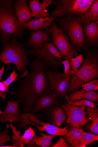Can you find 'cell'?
<instances>
[{
  "mask_svg": "<svg viewBox=\"0 0 98 147\" xmlns=\"http://www.w3.org/2000/svg\"><path fill=\"white\" fill-rule=\"evenodd\" d=\"M7 101V105L0 116V123H6L8 121L11 123L15 122L16 124L20 121L21 114L19 107V103L16 100Z\"/></svg>",
  "mask_w": 98,
  "mask_h": 147,
  "instance_id": "13",
  "label": "cell"
},
{
  "mask_svg": "<svg viewBox=\"0 0 98 147\" xmlns=\"http://www.w3.org/2000/svg\"><path fill=\"white\" fill-rule=\"evenodd\" d=\"M42 137L36 135L30 142H34L39 147H48L52 146L53 138L57 136L47 135L41 131L39 133Z\"/></svg>",
  "mask_w": 98,
  "mask_h": 147,
  "instance_id": "25",
  "label": "cell"
},
{
  "mask_svg": "<svg viewBox=\"0 0 98 147\" xmlns=\"http://www.w3.org/2000/svg\"><path fill=\"white\" fill-rule=\"evenodd\" d=\"M4 65H2V68L0 70V82L1 81V78L4 72Z\"/></svg>",
  "mask_w": 98,
  "mask_h": 147,
  "instance_id": "37",
  "label": "cell"
},
{
  "mask_svg": "<svg viewBox=\"0 0 98 147\" xmlns=\"http://www.w3.org/2000/svg\"><path fill=\"white\" fill-rule=\"evenodd\" d=\"M98 22H92L85 25L83 29L86 41V49L98 46Z\"/></svg>",
  "mask_w": 98,
  "mask_h": 147,
  "instance_id": "18",
  "label": "cell"
},
{
  "mask_svg": "<svg viewBox=\"0 0 98 147\" xmlns=\"http://www.w3.org/2000/svg\"><path fill=\"white\" fill-rule=\"evenodd\" d=\"M65 34L68 36L75 49L79 52L86 49V41L82 24L75 16L57 18L55 20Z\"/></svg>",
  "mask_w": 98,
  "mask_h": 147,
  "instance_id": "4",
  "label": "cell"
},
{
  "mask_svg": "<svg viewBox=\"0 0 98 147\" xmlns=\"http://www.w3.org/2000/svg\"><path fill=\"white\" fill-rule=\"evenodd\" d=\"M51 109L52 111L51 123L54 125L59 127L66 118L65 112L59 105H55Z\"/></svg>",
  "mask_w": 98,
  "mask_h": 147,
  "instance_id": "23",
  "label": "cell"
},
{
  "mask_svg": "<svg viewBox=\"0 0 98 147\" xmlns=\"http://www.w3.org/2000/svg\"><path fill=\"white\" fill-rule=\"evenodd\" d=\"M84 130L82 127H71L64 135L66 142L71 144L69 147H82L80 143Z\"/></svg>",
  "mask_w": 98,
  "mask_h": 147,
  "instance_id": "20",
  "label": "cell"
},
{
  "mask_svg": "<svg viewBox=\"0 0 98 147\" xmlns=\"http://www.w3.org/2000/svg\"><path fill=\"white\" fill-rule=\"evenodd\" d=\"M53 0H43L41 3L39 0H31L29 1L32 17L34 19L46 18L49 17L50 13L47 9L52 4Z\"/></svg>",
  "mask_w": 98,
  "mask_h": 147,
  "instance_id": "15",
  "label": "cell"
},
{
  "mask_svg": "<svg viewBox=\"0 0 98 147\" xmlns=\"http://www.w3.org/2000/svg\"><path fill=\"white\" fill-rule=\"evenodd\" d=\"M22 129L27 128V125L30 124L36 127L40 131H46L49 135L64 136L67 132V128H60L52 124L44 123L39 121L32 113H23L21 114L20 121L16 124Z\"/></svg>",
  "mask_w": 98,
  "mask_h": 147,
  "instance_id": "8",
  "label": "cell"
},
{
  "mask_svg": "<svg viewBox=\"0 0 98 147\" xmlns=\"http://www.w3.org/2000/svg\"><path fill=\"white\" fill-rule=\"evenodd\" d=\"M36 135L35 132L32 127H29L25 131L24 134L21 136V142L23 144H34V143L30 142V140L33 139Z\"/></svg>",
  "mask_w": 98,
  "mask_h": 147,
  "instance_id": "28",
  "label": "cell"
},
{
  "mask_svg": "<svg viewBox=\"0 0 98 147\" xmlns=\"http://www.w3.org/2000/svg\"><path fill=\"white\" fill-rule=\"evenodd\" d=\"M8 65L13 63L15 65L19 72L24 71L27 67L30 65L31 62L25 54L21 55L11 58H8L2 63Z\"/></svg>",
  "mask_w": 98,
  "mask_h": 147,
  "instance_id": "22",
  "label": "cell"
},
{
  "mask_svg": "<svg viewBox=\"0 0 98 147\" xmlns=\"http://www.w3.org/2000/svg\"><path fill=\"white\" fill-rule=\"evenodd\" d=\"M45 30L52 37L53 44L58 50L64 59L73 58L79 52L75 49L67 36L55 24L53 23Z\"/></svg>",
  "mask_w": 98,
  "mask_h": 147,
  "instance_id": "7",
  "label": "cell"
},
{
  "mask_svg": "<svg viewBox=\"0 0 98 147\" xmlns=\"http://www.w3.org/2000/svg\"><path fill=\"white\" fill-rule=\"evenodd\" d=\"M55 18L50 16L46 18L32 19L29 21L20 25L22 30H27L32 32L46 29L49 27Z\"/></svg>",
  "mask_w": 98,
  "mask_h": 147,
  "instance_id": "17",
  "label": "cell"
},
{
  "mask_svg": "<svg viewBox=\"0 0 98 147\" xmlns=\"http://www.w3.org/2000/svg\"><path fill=\"white\" fill-rule=\"evenodd\" d=\"M8 92H10L9 90V87L6 86L4 81L0 82V97L5 99Z\"/></svg>",
  "mask_w": 98,
  "mask_h": 147,
  "instance_id": "33",
  "label": "cell"
},
{
  "mask_svg": "<svg viewBox=\"0 0 98 147\" xmlns=\"http://www.w3.org/2000/svg\"><path fill=\"white\" fill-rule=\"evenodd\" d=\"M29 3L28 0L13 1V10L20 25L29 21L32 17L31 9L28 6Z\"/></svg>",
  "mask_w": 98,
  "mask_h": 147,
  "instance_id": "12",
  "label": "cell"
},
{
  "mask_svg": "<svg viewBox=\"0 0 98 147\" xmlns=\"http://www.w3.org/2000/svg\"><path fill=\"white\" fill-rule=\"evenodd\" d=\"M62 107L66 114V122L71 127L81 128L89 122L85 106H74L67 103Z\"/></svg>",
  "mask_w": 98,
  "mask_h": 147,
  "instance_id": "10",
  "label": "cell"
},
{
  "mask_svg": "<svg viewBox=\"0 0 98 147\" xmlns=\"http://www.w3.org/2000/svg\"><path fill=\"white\" fill-rule=\"evenodd\" d=\"M96 103L94 102L89 100L82 99L80 100L68 102V103L70 105L76 106H88L93 108L97 109V107L94 105Z\"/></svg>",
  "mask_w": 98,
  "mask_h": 147,
  "instance_id": "30",
  "label": "cell"
},
{
  "mask_svg": "<svg viewBox=\"0 0 98 147\" xmlns=\"http://www.w3.org/2000/svg\"><path fill=\"white\" fill-rule=\"evenodd\" d=\"M1 30H0V34H1Z\"/></svg>",
  "mask_w": 98,
  "mask_h": 147,
  "instance_id": "40",
  "label": "cell"
},
{
  "mask_svg": "<svg viewBox=\"0 0 98 147\" xmlns=\"http://www.w3.org/2000/svg\"><path fill=\"white\" fill-rule=\"evenodd\" d=\"M94 0H53L54 9L50 14L55 18L79 16L86 12Z\"/></svg>",
  "mask_w": 98,
  "mask_h": 147,
  "instance_id": "5",
  "label": "cell"
},
{
  "mask_svg": "<svg viewBox=\"0 0 98 147\" xmlns=\"http://www.w3.org/2000/svg\"><path fill=\"white\" fill-rule=\"evenodd\" d=\"M18 76V74L16 72V70H14L11 73L10 76L5 80L4 81L5 85L7 87L9 86L15 81L16 80V78Z\"/></svg>",
  "mask_w": 98,
  "mask_h": 147,
  "instance_id": "35",
  "label": "cell"
},
{
  "mask_svg": "<svg viewBox=\"0 0 98 147\" xmlns=\"http://www.w3.org/2000/svg\"><path fill=\"white\" fill-rule=\"evenodd\" d=\"M3 113L2 112L1 110H0V115H1Z\"/></svg>",
  "mask_w": 98,
  "mask_h": 147,
  "instance_id": "39",
  "label": "cell"
},
{
  "mask_svg": "<svg viewBox=\"0 0 98 147\" xmlns=\"http://www.w3.org/2000/svg\"><path fill=\"white\" fill-rule=\"evenodd\" d=\"M12 0H0V30L2 44L5 45L14 38L21 39L26 35L25 30L20 28L18 20L14 13Z\"/></svg>",
  "mask_w": 98,
  "mask_h": 147,
  "instance_id": "3",
  "label": "cell"
},
{
  "mask_svg": "<svg viewBox=\"0 0 98 147\" xmlns=\"http://www.w3.org/2000/svg\"><path fill=\"white\" fill-rule=\"evenodd\" d=\"M7 126L10 127L14 135L12 136L11 142L15 147H24V144L22 143L20 141L21 134L22 132L20 130L17 131L15 126H14L12 123L10 125H7Z\"/></svg>",
  "mask_w": 98,
  "mask_h": 147,
  "instance_id": "27",
  "label": "cell"
},
{
  "mask_svg": "<svg viewBox=\"0 0 98 147\" xmlns=\"http://www.w3.org/2000/svg\"><path fill=\"white\" fill-rule=\"evenodd\" d=\"M82 89L87 91L95 90H98V80L96 79L90 81L82 85Z\"/></svg>",
  "mask_w": 98,
  "mask_h": 147,
  "instance_id": "31",
  "label": "cell"
},
{
  "mask_svg": "<svg viewBox=\"0 0 98 147\" xmlns=\"http://www.w3.org/2000/svg\"><path fill=\"white\" fill-rule=\"evenodd\" d=\"M62 63L64 66V74L65 75L71 76L74 74L71 69L70 63L67 60H65L64 61H62Z\"/></svg>",
  "mask_w": 98,
  "mask_h": 147,
  "instance_id": "34",
  "label": "cell"
},
{
  "mask_svg": "<svg viewBox=\"0 0 98 147\" xmlns=\"http://www.w3.org/2000/svg\"><path fill=\"white\" fill-rule=\"evenodd\" d=\"M52 147H69V146L66 142L64 139L62 137H61L57 143Z\"/></svg>",
  "mask_w": 98,
  "mask_h": 147,
  "instance_id": "36",
  "label": "cell"
},
{
  "mask_svg": "<svg viewBox=\"0 0 98 147\" xmlns=\"http://www.w3.org/2000/svg\"><path fill=\"white\" fill-rule=\"evenodd\" d=\"M46 72L51 89L55 96L57 98H65L71 76L53 71L48 68H46Z\"/></svg>",
  "mask_w": 98,
  "mask_h": 147,
  "instance_id": "9",
  "label": "cell"
},
{
  "mask_svg": "<svg viewBox=\"0 0 98 147\" xmlns=\"http://www.w3.org/2000/svg\"><path fill=\"white\" fill-rule=\"evenodd\" d=\"M10 140H11L8 134V129L0 133V147Z\"/></svg>",
  "mask_w": 98,
  "mask_h": 147,
  "instance_id": "32",
  "label": "cell"
},
{
  "mask_svg": "<svg viewBox=\"0 0 98 147\" xmlns=\"http://www.w3.org/2000/svg\"><path fill=\"white\" fill-rule=\"evenodd\" d=\"M83 56L82 54H80L75 58H68L65 59L68 61L74 75L77 73L79 67L83 62Z\"/></svg>",
  "mask_w": 98,
  "mask_h": 147,
  "instance_id": "26",
  "label": "cell"
},
{
  "mask_svg": "<svg viewBox=\"0 0 98 147\" xmlns=\"http://www.w3.org/2000/svg\"><path fill=\"white\" fill-rule=\"evenodd\" d=\"M77 18L80 23L85 25L92 22H98V0H94L88 11Z\"/></svg>",
  "mask_w": 98,
  "mask_h": 147,
  "instance_id": "21",
  "label": "cell"
},
{
  "mask_svg": "<svg viewBox=\"0 0 98 147\" xmlns=\"http://www.w3.org/2000/svg\"><path fill=\"white\" fill-rule=\"evenodd\" d=\"M68 102L85 99L96 103L98 102V93L95 90H77L66 95L65 98Z\"/></svg>",
  "mask_w": 98,
  "mask_h": 147,
  "instance_id": "19",
  "label": "cell"
},
{
  "mask_svg": "<svg viewBox=\"0 0 98 147\" xmlns=\"http://www.w3.org/2000/svg\"><path fill=\"white\" fill-rule=\"evenodd\" d=\"M25 54L28 57L32 55L46 68L55 71H59L62 66V61L64 58L57 49L51 42L46 43L43 48L39 50H26Z\"/></svg>",
  "mask_w": 98,
  "mask_h": 147,
  "instance_id": "6",
  "label": "cell"
},
{
  "mask_svg": "<svg viewBox=\"0 0 98 147\" xmlns=\"http://www.w3.org/2000/svg\"><path fill=\"white\" fill-rule=\"evenodd\" d=\"M54 93L50 89H46L36 99L32 111L39 112L53 105H58Z\"/></svg>",
  "mask_w": 98,
  "mask_h": 147,
  "instance_id": "14",
  "label": "cell"
},
{
  "mask_svg": "<svg viewBox=\"0 0 98 147\" xmlns=\"http://www.w3.org/2000/svg\"></svg>",
  "mask_w": 98,
  "mask_h": 147,
  "instance_id": "41",
  "label": "cell"
},
{
  "mask_svg": "<svg viewBox=\"0 0 98 147\" xmlns=\"http://www.w3.org/2000/svg\"><path fill=\"white\" fill-rule=\"evenodd\" d=\"M87 114L89 119L92 123L88 126V129L96 135H98V110L90 107L87 108Z\"/></svg>",
  "mask_w": 98,
  "mask_h": 147,
  "instance_id": "24",
  "label": "cell"
},
{
  "mask_svg": "<svg viewBox=\"0 0 98 147\" xmlns=\"http://www.w3.org/2000/svg\"><path fill=\"white\" fill-rule=\"evenodd\" d=\"M28 75L20 81L13 94L23 105L21 111L31 113L36 99L46 89V67L36 59L32 60Z\"/></svg>",
  "mask_w": 98,
  "mask_h": 147,
  "instance_id": "1",
  "label": "cell"
},
{
  "mask_svg": "<svg viewBox=\"0 0 98 147\" xmlns=\"http://www.w3.org/2000/svg\"><path fill=\"white\" fill-rule=\"evenodd\" d=\"M50 40L49 38L47 33L43 30L32 32L30 37L25 42L32 50H39L43 48L45 44Z\"/></svg>",
  "mask_w": 98,
  "mask_h": 147,
  "instance_id": "16",
  "label": "cell"
},
{
  "mask_svg": "<svg viewBox=\"0 0 98 147\" xmlns=\"http://www.w3.org/2000/svg\"><path fill=\"white\" fill-rule=\"evenodd\" d=\"M85 56L80 68L75 75L71 77V81L66 95L81 87L82 84L98 79V50L86 49Z\"/></svg>",
  "mask_w": 98,
  "mask_h": 147,
  "instance_id": "2",
  "label": "cell"
},
{
  "mask_svg": "<svg viewBox=\"0 0 98 147\" xmlns=\"http://www.w3.org/2000/svg\"><path fill=\"white\" fill-rule=\"evenodd\" d=\"M1 147H15V146H14V145L7 146H1Z\"/></svg>",
  "mask_w": 98,
  "mask_h": 147,
  "instance_id": "38",
  "label": "cell"
},
{
  "mask_svg": "<svg viewBox=\"0 0 98 147\" xmlns=\"http://www.w3.org/2000/svg\"><path fill=\"white\" fill-rule=\"evenodd\" d=\"M25 42L20 43L17 39L14 38L5 44L0 55V62L9 58L25 54V51L29 49Z\"/></svg>",
  "mask_w": 98,
  "mask_h": 147,
  "instance_id": "11",
  "label": "cell"
},
{
  "mask_svg": "<svg viewBox=\"0 0 98 147\" xmlns=\"http://www.w3.org/2000/svg\"><path fill=\"white\" fill-rule=\"evenodd\" d=\"M98 140V135L84 132L83 133V137L80 145L82 147H86L87 146L91 144Z\"/></svg>",
  "mask_w": 98,
  "mask_h": 147,
  "instance_id": "29",
  "label": "cell"
}]
</instances>
